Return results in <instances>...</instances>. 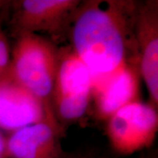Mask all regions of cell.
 <instances>
[{"mask_svg": "<svg viewBox=\"0 0 158 158\" xmlns=\"http://www.w3.org/2000/svg\"><path fill=\"white\" fill-rule=\"evenodd\" d=\"M139 1H81L69 24L71 48L95 77L124 63L139 68L135 20Z\"/></svg>", "mask_w": 158, "mask_h": 158, "instance_id": "cell-1", "label": "cell"}, {"mask_svg": "<svg viewBox=\"0 0 158 158\" xmlns=\"http://www.w3.org/2000/svg\"><path fill=\"white\" fill-rule=\"evenodd\" d=\"M63 127L56 121L44 120L10 133L6 137L8 158H66L60 137Z\"/></svg>", "mask_w": 158, "mask_h": 158, "instance_id": "cell-9", "label": "cell"}, {"mask_svg": "<svg viewBox=\"0 0 158 158\" xmlns=\"http://www.w3.org/2000/svg\"><path fill=\"white\" fill-rule=\"evenodd\" d=\"M14 38L11 48L9 74L38 98L49 116L56 118L51 108V94L58 59L56 43L40 34L30 33L19 34Z\"/></svg>", "mask_w": 158, "mask_h": 158, "instance_id": "cell-2", "label": "cell"}, {"mask_svg": "<svg viewBox=\"0 0 158 158\" xmlns=\"http://www.w3.org/2000/svg\"><path fill=\"white\" fill-rule=\"evenodd\" d=\"M5 20H0V79L9 72L11 64V46L3 27Z\"/></svg>", "mask_w": 158, "mask_h": 158, "instance_id": "cell-10", "label": "cell"}, {"mask_svg": "<svg viewBox=\"0 0 158 158\" xmlns=\"http://www.w3.org/2000/svg\"><path fill=\"white\" fill-rule=\"evenodd\" d=\"M94 78L70 46L58 48L51 108L62 127L85 116L91 101Z\"/></svg>", "mask_w": 158, "mask_h": 158, "instance_id": "cell-3", "label": "cell"}, {"mask_svg": "<svg viewBox=\"0 0 158 158\" xmlns=\"http://www.w3.org/2000/svg\"><path fill=\"white\" fill-rule=\"evenodd\" d=\"M106 121V133L110 146L124 156L148 148L158 131L157 109L140 100L126 105Z\"/></svg>", "mask_w": 158, "mask_h": 158, "instance_id": "cell-4", "label": "cell"}, {"mask_svg": "<svg viewBox=\"0 0 158 158\" xmlns=\"http://www.w3.org/2000/svg\"><path fill=\"white\" fill-rule=\"evenodd\" d=\"M139 158H157V154L155 151H150L146 154H143L141 157Z\"/></svg>", "mask_w": 158, "mask_h": 158, "instance_id": "cell-14", "label": "cell"}, {"mask_svg": "<svg viewBox=\"0 0 158 158\" xmlns=\"http://www.w3.org/2000/svg\"><path fill=\"white\" fill-rule=\"evenodd\" d=\"M0 158H8L7 151H6V136L1 130H0Z\"/></svg>", "mask_w": 158, "mask_h": 158, "instance_id": "cell-13", "label": "cell"}, {"mask_svg": "<svg viewBox=\"0 0 158 158\" xmlns=\"http://www.w3.org/2000/svg\"><path fill=\"white\" fill-rule=\"evenodd\" d=\"M66 158H111L106 154L95 150V149H85L81 151L67 154Z\"/></svg>", "mask_w": 158, "mask_h": 158, "instance_id": "cell-11", "label": "cell"}, {"mask_svg": "<svg viewBox=\"0 0 158 158\" xmlns=\"http://www.w3.org/2000/svg\"><path fill=\"white\" fill-rule=\"evenodd\" d=\"M10 6H11V1L0 0V20H5L6 18H8Z\"/></svg>", "mask_w": 158, "mask_h": 158, "instance_id": "cell-12", "label": "cell"}, {"mask_svg": "<svg viewBox=\"0 0 158 158\" xmlns=\"http://www.w3.org/2000/svg\"><path fill=\"white\" fill-rule=\"evenodd\" d=\"M49 118L45 106L38 98L19 84L9 72L0 79V130L12 133Z\"/></svg>", "mask_w": 158, "mask_h": 158, "instance_id": "cell-8", "label": "cell"}, {"mask_svg": "<svg viewBox=\"0 0 158 158\" xmlns=\"http://www.w3.org/2000/svg\"><path fill=\"white\" fill-rule=\"evenodd\" d=\"M79 0L11 1L8 17L13 35L46 33L57 40L68 35L69 27Z\"/></svg>", "mask_w": 158, "mask_h": 158, "instance_id": "cell-5", "label": "cell"}, {"mask_svg": "<svg viewBox=\"0 0 158 158\" xmlns=\"http://www.w3.org/2000/svg\"><path fill=\"white\" fill-rule=\"evenodd\" d=\"M139 68L124 63L113 72L95 77L91 100L97 118L107 120L131 102L140 100Z\"/></svg>", "mask_w": 158, "mask_h": 158, "instance_id": "cell-7", "label": "cell"}, {"mask_svg": "<svg viewBox=\"0 0 158 158\" xmlns=\"http://www.w3.org/2000/svg\"><path fill=\"white\" fill-rule=\"evenodd\" d=\"M139 71L149 95L158 108V1H139L135 20Z\"/></svg>", "mask_w": 158, "mask_h": 158, "instance_id": "cell-6", "label": "cell"}]
</instances>
